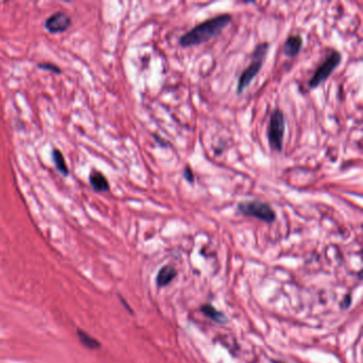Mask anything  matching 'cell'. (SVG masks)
Here are the masks:
<instances>
[{
  "instance_id": "2e32d148",
  "label": "cell",
  "mask_w": 363,
  "mask_h": 363,
  "mask_svg": "<svg viewBox=\"0 0 363 363\" xmlns=\"http://www.w3.org/2000/svg\"><path fill=\"white\" fill-rule=\"evenodd\" d=\"M154 140H156L157 142H158V144L160 145V146H162V147H165V146H166V142L165 141H163V140H162V138L159 136H154Z\"/></svg>"
},
{
  "instance_id": "5b68a950",
  "label": "cell",
  "mask_w": 363,
  "mask_h": 363,
  "mask_svg": "<svg viewBox=\"0 0 363 363\" xmlns=\"http://www.w3.org/2000/svg\"><path fill=\"white\" fill-rule=\"evenodd\" d=\"M238 210L245 216H250L265 223H273L276 220V213L273 208L261 200L240 203Z\"/></svg>"
},
{
  "instance_id": "ba28073f",
  "label": "cell",
  "mask_w": 363,
  "mask_h": 363,
  "mask_svg": "<svg viewBox=\"0 0 363 363\" xmlns=\"http://www.w3.org/2000/svg\"><path fill=\"white\" fill-rule=\"evenodd\" d=\"M177 276L176 268L172 265H165L157 274L156 283L159 288H164L171 283Z\"/></svg>"
},
{
  "instance_id": "9c48e42d",
  "label": "cell",
  "mask_w": 363,
  "mask_h": 363,
  "mask_svg": "<svg viewBox=\"0 0 363 363\" xmlns=\"http://www.w3.org/2000/svg\"><path fill=\"white\" fill-rule=\"evenodd\" d=\"M200 312H202L208 319L211 321L218 323V324H226L228 322L227 316L223 312L219 311L218 309H215L212 305L206 304L200 307Z\"/></svg>"
},
{
  "instance_id": "30bf717a",
  "label": "cell",
  "mask_w": 363,
  "mask_h": 363,
  "mask_svg": "<svg viewBox=\"0 0 363 363\" xmlns=\"http://www.w3.org/2000/svg\"><path fill=\"white\" fill-rule=\"evenodd\" d=\"M90 183L97 192H107L109 191V182L106 177L97 171H93L90 175Z\"/></svg>"
},
{
  "instance_id": "7c38bea8",
  "label": "cell",
  "mask_w": 363,
  "mask_h": 363,
  "mask_svg": "<svg viewBox=\"0 0 363 363\" xmlns=\"http://www.w3.org/2000/svg\"><path fill=\"white\" fill-rule=\"evenodd\" d=\"M52 159H53V162H55L56 167L58 168V171L61 174H63L64 176H67L68 175V168H67V165L65 163V159L63 157V154H62V152L57 150V149L53 150Z\"/></svg>"
},
{
  "instance_id": "7a4b0ae2",
  "label": "cell",
  "mask_w": 363,
  "mask_h": 363,
  "mask_svg": "<svg viewBox=\"0 0 363 363\" xmlns=\"http://www.w3.org/2000/svg\"><path fill=\"white\" fill-rule=\"evenodd\" d=\"M268 48H269L268 43H261L254 48L251 56L250 64L247 66L246 69H244L243 73L240 76V79H239L238 94H241V93H243L247 88H248L250 82L254 79V77L259 74L262 65H263L264 58L266 56Z\"/></svg>"
},
{
  "instance_id": "52a82bcc",
  "label": "cell",
  "mask_w": 363,
  "mask_h": 363,
  "mask_svg": "<svg viewBox=\"0 0 363 363\" xmlns=\"http://www.w3.org/2000/svg\"><path fill=\"white\" fill-rule=\"evenodd\" d=\"M303 37L300 35H291L283 45L284 55L289 58H294L303 48Z\"/></svg>"
},
{
  "instance_id": "5bb4252c",
  "label": "cell",
  "mask_w": 363,
  "mask_h": 363,
  "mask_svg": "<svg viewBox=\"0 0 363 363\" xmlns=\"http://www.w3.org/2000/svg\"><path fill=\"white\" fill-rule=\"evenodd\" d=\"M351 305H352V295L347 294L341 302V309L342 310H346V309H349L351 307Z\"/></svg>"
},
{
  "instance_id": "6da1fadb",
  "label": "cell",
  "mask_w": 363,
  "mask_h": 363,
  "mask_svg": "<svg viewBox=\"0 0 363 363\" xmlns=\"http://www.w3.org/2000/svg\"><path fill=\"white\" fill-rule=\"evenodd\" d=\"M230 21L231 16L229 14H222L207 19L184 33L179 38V44L182 47H192V46L206 43L218 36L230 24Z\"/></svg>"
},
{
  "instance_id": "4fadbf2b",
  "label": "cell",
  "mask_w": 363,
  "mask_h": 363,
  "mask_svg": "<svg viewBox=\"0 0 363 363\" xmlns=\"http://www.w3.org/2000/svg\"><path fill=\"white\" fill-rule=\"evenodd\" d=\"M183 177H184V179L187 180L188 182H190V183L194 182V178H195L194 173H193V171L189 166L185 167V169L183 171Z\"/></svg>"
},
{
  "instance_id": "9a60e30c",
  "label": "cell",
  "mask_w": 363,
  "mask_h": 363,
  "mask_svg": "<svg viewBox=\"0 0 363 363\" xmlns=\"http://www.w3.org/2000/svg\"><path fill=\"white\" fill-rule=\"evenodd\" d=\"M40 67L43 69H48L50 72H55V73H60L59 67H57L56 65H53L51 63H44V64H40Z\"/></svg>"
},
{
  "instance_id": "277c9868",
  "label": "cell",
  "mask_w": 363,
  "mask_h": 363,
  "mask_svg": "<svg viewBox=\"0 0 363 363\" xmlns=\"http://www.w3.org/2000/svg\"><path fill=\"white\" fill-rule=\"evenodd\" d=\"M285 132V120L281 110L275 109L269 118L267 128V140L269 146L276 150L281 151L283 146V136Z\"/></svg>"
},
{
  "instance_id": "8992f818",
  "label": "cell",
  "mask_w": 363,
  "mask_h": 363,
  "mask_svg": "<svg viewBox=\"0 0 363 363\" xmlns=\"http://www.w3.org/2000/svg\"><path fill=\"white\" fill-rule=\"evenodd\" d=\"M71 24V17L68 15L63 12H57L46 19L45 27L51 33H60L66 31Z\"/></svg>"
},
{
  "instance_id": "3957f363",
  "label": "cell",
  "mask_w": 363,
  "mask_h": 363,
  "mask_svg": "<svg viewBox=\"0 0 363 363\" xmlns=\"http://www.w3.org/2000/svg\"><path fill=\"white\" fill-rule=\"evenodd\" d=\"M341 61H342L341 53L337 50L330 51L329 55L322 62L321 65L316 68V71L312 75L310 80H309L308 82L309 88L316 89L318 87H320L321 84L324 81H326L331 76V74L336 71L340 63H341Z\"/></svg>"
},
{
  "instance_id": "8fae6325",
  "label": "cell",
  "mask_w": 363,
  "mask_h": 363,
  "mask_svg": "<svg viewBox=\"0 0 363 363\" xmlns=\"http://www.w3.org/2000/svg\"><path fill=\"white\" fill-rule=\"evenodd\" d=\"M77 335H78V339L80 343L86 347L88 350L91 351H95V350H99L102 347V344L99 343L98 340H96L95 338H93L92 336H90L86 331H83L82 329H77Z\"/></svg>"
}]
</instances>
